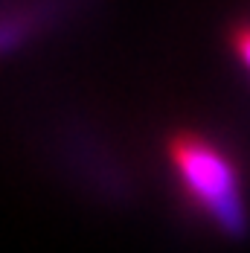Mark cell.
Instances as JSON below:
<instances>
[{
  "instance_id": "2",
  "label": "cell",
  "mask_w": 250,
  "mask_h": 253,
  "mask_svg": "<svg viewBox=\"0 0 250 253\" xmlns=\"http://www.w3.org/2000/svg\"><path fill=\"white\" fill-rule=\"evenodd\" d=\"M230 47L236 52L239 64L245 67V73L250 76V24H236L230 32Z\"/></svg>"
},
{
  "instance_id": "1",
  "label": "cell",
  "mask_w": 250,
  "mask_h": 253,
  "mask_svg": "<svg viewBox=\"0 0 250 253\" xmlns=\"http://www.w3.org/2000/svg\"><path fill=\"white\" fill-rule=\"evenodd\" d=\"M166 163L189 210L221 233H245V186L233 154L221 143L195 128H180L166 140Z\"/></svg>"
}]
</instances>
